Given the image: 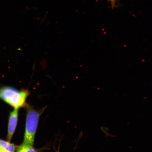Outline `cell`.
<instances>
[{
	"label": "cell",
	"mask_w": 152,
	"mask_h": 152,
	"mask_svg": "<svg viewBox=\"0 0 152 152\" xmlns=\"http://www.w3.org/2000/svg\"><path fill=\"white\" fill-rule=\"evenodd\" d=\"M56 152H60L59 149H58V151H57Z\"/></svg>",
	"instance_id": "7"
},
{
	"label": "cell",
	"mask_w": 152,
	"mask_h": 152,
	"mask_svg": "<svg viewBox=\"0 0 152 152\" xmlns=\"http://www.w3.org/2000/svg\"><path fill=\"white\" fill-rule=\"evenodd\" d=\"M17 152H37L33 146L23 143L17 148Z\"/></svg>",
	"instance_id": "5"
},
{
	"label": "cell",
	"mask_w": 152,
	"mask_h": 152,
	"mask_svg": "<svg viewBox=\"0 0 152 152\" xmlns=\"http://www.w3.org/2000/svg\"><path fill=\"white\" fill-rule=\"evenodd\" d=\"M29 94V91L26 89L19 91L9 86L0 90V98L15 109H18L25 106L26 98Z\"/></svg>",
	"instance_id": "1"
},
{
	"label": "cell",
	"mask_w": 152,
	"mask_h": 152,
	"mask_svg": "<svg viewBox=\"0 0 152 152\" xmlns=\"http://www.w3.org/2000/svg\"><path fill=\"white\" fill-rule=\"evenodd\" d=\"M0 152H10L7 151L6 150L3 149H1V148H0Z\"/></svg>",
	"instance_id": "6"
},
{
	"label": "cell",
	"mask_w": 152,
	"mask_h": 152,
	"mask_svg": "<svg viewBox=\"0 0 152 152\" xmlns=\"http://www.w3.org/2000/svg\"><path fill=\"white\" fill-rule=\"evenodd\" d=\"M18 109H15L11 112L10 115L8 134H7V139L9 142H10L12 139L18 123Z\"/></svg>",
	"instance_id": "3"
},
{
	"label": "cell",
	"mask_w": 152,
	"mask_h": 152,
	"mask_svg": "<svg viewBox=\"0 0 152 152\" xmlns=\"http://www.w3.org/2000/svg\"><path fill=\"white\" fill-rule=\"evenodd\" d=\"M0 148L10 152H15L16 149L14 144L1 140H0Z\"/></svg>",
	"instance_id": "4"
},
{
	"label": "cell",
	"mask_w": 152,
	"mask_h": 152,
	"mask_svg": "<svg viewBox=\"0 0 152 152\" xmlns=\"http://www.w3.org/2000/svg\"><path fill=\"white\" fill-rule=\"evenodd\" d=\"M44 109L36 110L30 107L26 115L23 143L33 146L39 117Z\"/></svg>",
	"instance_id": "2"
}]
</instances>
